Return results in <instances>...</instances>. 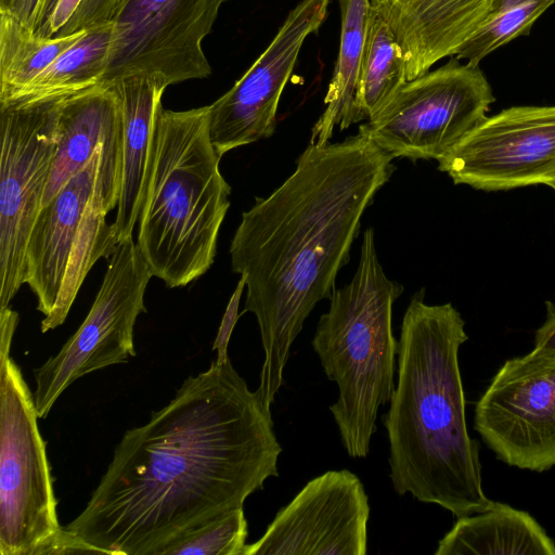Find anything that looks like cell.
Wrapping results in <instances>:
<instances>
[{
	"mask_svg": "<svg viewBox=\"0 0 555 555\" xmlns=\"http://www.w3.org/2000/svg\"><path fill=\"white\" fill-rule=\"evenodd\" d=\"M271 411L230 360L189 376L147 423L127 430L86 507L64 528L113 555L168 542L278 477Z\"/></svg>",
	"mask_w": 555,
	"mask_h": 555,
	"instance_id": "1",
	"label": "cell"
},
{
	"mask_svg": "<svg viewBox=\"0 0 555 555\" xmlns=\"http://www.w3.org/2000/svg\"><path fill=\"white\" fill-rule=\"evenodd\" d=\"M365 134L309 143L294 172L242 214L231 267L246 279L245 307L259 326L264 359L256 390L270 410L292 345L318 302L330 299L365 209L396 167Z\"/></svg>",
	"mask_w": 555,
	"mask_h": 555,
	"instance_id": "2",
	"label": "cell"
},
{
	"mask_svg": "<svg viewBox=\"0 0 555 555\" xmlns=\"http://www.w3.org/2000/svg\"><path fill=\"white\" fill-rule=\"evenodd\" d=\"M467 339L450 302L427 305L424 291L415 293L402 319L397 384L383 417L396 492L457 518L494 503L482 489L479 444L466 423L459 351Z\"/></svg>",
	"mask_w": 555,
	"mask_h": 555,
	"instance_id": "3",
	"label": "cell"
},
{
	"mask_svg": "<svg viewBox=\"0 0 555 555\" xmlns=\"http://www.w3.org/2000/svg\"><path fill=\"white\" fill-rule=\"evenodd\" d=\"M209 133V105L159 107L138 219L137 246L152 276L182 287L214 263L231 188Z\"/></svg>",
	"mask_w": 555,
	"mask_h": 555,
	"instance_id": "4",
	"label": "cell"
},
{
	"mask_svg": "<svg viewBox=\"0 0 555 555\" xmlns=\"http://www.w3.org/2000/svg\"><path fill=\"white\" fill-rule=\"evenodd\" d=\"M403 286L387 278L378 260L374 231L362 236L351 281L333 291L312 339L325 375L338 386L330 411L349 456L365 457L376 431L378 409L395 389L398 340L392 306Z\"/></svg>",
	"mask_w": 555,
	"mask_h": 555,
	"instance_id": "5",
	"label": "cell"
},
{
	"mask_svg": "<svg viewBox=\"0 0 555 555\" xmlns=\"http://www.w3.org/2000/svg\"><path fill=\"white\" fill-rule=\"evenodd\" d=\"M38 418L20 366L0 358V555H35L62 529Z\"/></svg>",
	"mask_w": 555,
	"mask_h": 555,
	"instance_id": "6",
	"label": "cell"
},
{
	"mask_svg": "<svg viewBox=\"0 0 555 555\" xmlns=\"http://www.w3.org/2000/svg\"><path fill=\"white\" fill-rule=\"evenodd\" d=\"M494 100L479 65L454 56L408 80L359 131L393 158L439 160L487 117Z\"/></svg>",
	"mask_w": 555,
	"mask_h": 555,
	"instance_id": "7",
	"label": "cell"
},
{
	"mask_svg": "<svg viewBox=\"0 0 555 555\" xmlns=\"http://www.w3.org/2000/svg\"><path fill=\"white\" fill-rule=\"evenodd\" d=\"M152 273L133 238L117 244L89 313L60 351L34 370L39 418L78 378L135 356L133 328L146 312L144 294Z\"/></svg>",
	"mask_w": 555,
	"mask_h": 555,
	"instance_id": "8",
	"label": "cell"
},
{
	"mask_svg": "<svg viewBox=\"0 0 555 555\" xmlns=\"http://www.w3.org/2000/svg\"><path fill=\"white\" fill-rule=\"evenodd\" d=\"M63 99L0 105V308L25 284L26 246L50 177Z\"/></svg>",
	"mask_w": 555,
	"mask_h": 555,
	"instance_id": "9",
	"label": "cell"
},
{
	"mask_svg": "<svg viewBox=\"0 0 555 555\" xmlns=\"http://www.w3.org/2000/svg\"><path fill=\"white\" fill-rule=\"evenodd\" d=\"M228 0H119L102 83L129 74H163L168 85L206 78L203 41Z\"/></svg>",
	"mask_w": 555,
	"mask_h": 555,
	"instance_id": "10",
	"label": "cell"
},
{
	"mask_svg": "<svg viewBox=\"0 0 555 555\" xmlns=\"http://www.w3.org/2000/svg\"><path fill=\"white\" fill-rule=\"evenodd\" d=\"M474 428L509 466H555V354L532 349L506 360L476 403Z\"/></svg>",
	"mask_w": 555,
	"mask_h": 555,
	"instance_id": "11",
	"label": "cell"
},
{
	"mask_svg": "<svg viewBox=\"0 0 555 555\" xmlns=\"http://www.w3.org/2000/svg\"><path fill=\"white\" fill-rule=\"evenodd\" d=\"M438 169L455 184L482 191L555 186V105L513 106L486 117Z\"/></svg>",
	"mask_w": 555,
	"mask_h": 555,
	"instance_id": "12",
	"label": "cell"
},
{
	"mask_svg": "<svg viewBox=\"0 0 555 555\" xmlns=\"http://www.w3.org/2000/svg\"><path fill=\"white\" fill-rule=\"evenodd\" d=\"M330 0H301L267 49L233 87L209 105L210 140L222 157L271 137L280 99L306 39L324 23Z\"/></svg>",
	"mask_w": 555,
	"mask_h": 555,
	"instance_id": "13",
	"label": "cell"
},
{
	"mask_svg": "<svg viewBox=\"0 0 555 555\" xmlns=\"http://www.w3.org/2000/svg\"><path fill=\"white\" fill-rule=\"evenodd\" d=\"M369 496L348 469L307 482L243 555H365Z\"/></svg>",
	"mask_w": 555,
	"mask_h": 555,
	"instance_id": "14",
	"label": "cell"
},
{
	"mask_svg": "<svg viewBox=\"0 0 555 555\" xmlns=\"http://www.w3.org/2000/svg\"><path fill=\"white\" fill-rule=\"evenodd\" d=\"M102 149L103 143L90 162L40 208L33 225L25 253L24 283L36 295L37 310L44 318L56 306L70 253L86 222Z\"/></svg>",
	"mask_w": 555,
	"mask_h": 555,
	"instance_id": "15",
	"label": "cell"
},
{
	"mask_svg": "<svg viewBox=\"0 0 555 555\" xmlns=\"http://www.w3.org/2000/svg\"><path fill=\"white\" fill-rule=\"evenodd\" d=\"M493 0H370L401 48L408 80L454 56L486 20Z\"/></svg>",
	"mask_w": 555,
	"mask_h": 555,
	"instance_id": "16",
	"label": "cell"
},
{
	"mask_svg": "<svg viewBox=\"0 0 555 555\" xmlns=\"http://www.w3.org/2000/svg\"><path fill=\"white\" fill-rule=\"evenodd\" d=\"M116 89L122 114V176L113 223L116 242L132 237L144 199L154 126L162 96L169 86L160 73L140 72L109 82Z\"/></svg>",
	"mask_w": 555,
	"mask_h": 555,
	"instance_id": "17",
	"label": "cell"
},
{
	"mask_svg": "<svg viewBox=\"0 0 555 555\" xmlns=\"http://www.w3.org/2000/svg\"><path fill=\"white\" fill-rule=\"evenodd\" d=\"M122 128L120 100L112 83H100L64 98L60 105L56 150L42 206L90 162L104 141Z\"/></svg>",
	"mask_w": 555,
	"mask_h": 555,
	"instance_id": "18",
	"label": "cell"
},
{
	"mask_svg": "<svg viewBox=\"0 0 555 555\" xmlns=\"http://www.w3.org/2000/svg\"><path fill=\"white\" fill-rule=\"evenodd\" d=\"M435 555H555V543L527 512L494 502L485 512L459 517Z\"/></svg>",
	"mask_w": 555,
	"mask_h": 555,
	"instance_id": "19",
	"label": "cell"
},
{
	"mask_svg": "<svg viewBox=\"0 0 555 555\" xmlns=\"http://www.w3.org/2000/svg\"><path fill=\"white\" fill-rule=\"evenodd\" d=\"M112 22L95 25L49 67L0 105L66 98L102 83L112 48Z\"/></svg>",
	"mask_w": 555,
	"mask_h": 555,
	"instance_id": "20",
	"label": "cell"
},
{
	"mask_svg": "<svg viewBox=\"0 0 555 555\" xmlns=\"http://www.w3.org/2000/svg\"><path fill=\"white\" fill-rule=\"evenodd\" d=\"M340 37L337 61L324 98L325 109L314 124L309 143L325 145L334 128L353 124L352 106L363 55L370 0H339Z\"/></svg>",
	"mask_w": 555,
	"mask_h": 555,
	"instance_id": "21",
	"label": "cell"
},
{
	"mask_svg": "<svg viewBox=\"0 0 555 555\" xmlns=\"http://www.w3.org/2000/svg\"><path fill=\"white\" fill-rule=\"evenodd\" d=\"M406 81L402 48L389 24L370 4L353 124L372 118Z\"/></svg>",
	"mask_w": 555,
	"mask_h": 555,
	"instance_id": "22",
	"label": "cell"
},
{
	"mask_svg": "<svg viewBox=\"0 0 555 555\" xmlns=\"http://www.w3.org/2000/svg\"><path fill=\"white\" fill-rule=\"evenodd\" d=\"M86 30L48 38L15 16L0 12V103L41 74L76 43Z\"/></svg>",
	"mask_w": 555,
	"mask_h": 555,
	"instance_id": "23",
	"label": "cell"
},
{
	"mask_svg": "<svg viewBox=\"0 0 555 555\" xmlns=\"http://www.w3.org/2000/svg\"><path fill=\"white\" fill-rule=\"evenodd\" d=\"M555 0H493L480 28L455 53L457 60L478 66L490 53L528 35L533 23Z\"/></svg>",
	"mask_w": 555,
	"mask_h": 555,
	"instance_id": "24",
	"label": "cell"
},
{
	"mask_svg": "<svg viewBox=\"0 0 555 555\" xmlns=\"http://www.w3.org/2000/svg\"><path fill=\"white\" fill-rule=\"evenodd\" d=\"M248 525L243 506L227 512L165 544L156 555H243Z\"/></svg>",
	"mask_w": 555,
	"mask_h": 555,
	"instance_id": "25",
	"label": "cell"
},
{
	"mask_svg": "<svg viewBox=\"0 0 555 555\" xmlns=\"http://www.w3.org/2000/svg\"><path fill=\"white\" fill-rule=\"evenodd\" d=\"M246 287V279L241 275L238 283L229 300L224 314L222 317L217 336L212 344V350L217 351L216 361L223 363L230 360L228 354V346L234 330V326L241 317L238 313V306L244 288Z\"/></svg>",
	"mask_w": 555,
	"mask_h": 555,
	"instance_id": "26",
	"label": "cell"
},
{
	"mask_svg": "<svg viewBox=\"0 0 555 555\" xmlns=\"http://www.w3.org/2000/svg\"><path fill=\"white\" fill-rule=\"evenodd\" d=\"M85 0H57L46 23L36 33L48 38L74 34L73 26Z\"/></svg>",
	"mask_w": 555,
	"mask_h": 555,
	"instance_id": "27",
	"label": "cell"
},
{
	"mask_svg": "<svg viewBox=\"0 0 555 555\" xmlns=\"http://www.w3.org/2000/svg\"><path fill=\"white\" fill-rule=\"evenodd\" d=\"M103 554L101 550L87 543L64 527L46 544L39 547L35 555H60V554Z\"/></svg>",
	"mask_w": 555,
	"mask_h": 555,
	"instance_id": "28",
	"label": "cell"
},
{
	"mask_svg": "<svg viewBox=\"0 0 555 555\" xmlns=\"http://www.w3.org/2000/svg\"><path fill=\"white\" fill-rule=\"evenodd\" d=\"M119 0H85L73 26V33L111 22Z\"/></svg>",
	"mask_w": 555,
	"mask_h": 555,
	"instance_id": "29",
	"label": "cell"
},
{
	"mask_svg": "<svg viewBox=\"0 0 555 555\" xmlns=\"http://www.w3.org/2000/svg\"><path fill=\"white\" fill-rule=\"evenodd\" d=\"M44 0H0V12L9 13L36 31Z\"/></svg>",
	"mask_w": 555,
	"mask_h": 555,
	"instance_id": "30",
	"label": "cell"
},
{
	"mask_svg": "<svg viewBox=\"0 0 555 555\" xmlns=\"http://www.w3.org/2000/svg\"><path fill=\"white\" fill-rule=\"evenodd\" d=\"M546 317L535 331L533 350L555 354V305L545 301Z\"/></svg>",
	"mask_w": 555,
	"mask_h": 555,
	"instance_id": "31",
	"label": "cell"
},
{
	"mask_svg": "<svg viewBox=\"0 0 555 555\" xmlns=\"http://www.w3.org/2000/svg\"><path fill=\"white\" fill-rule=\"evenodd\" d=\"M18 314L10 306L0 308V358L10 356L12 339L17 327Z\"/></svg>",
	"mask_w": 555,
	"mask_h": 555,
	"instance_id": "32",
	"label": "cell"
},
{
	"mask_svg": "<svg viewBox=\"0 0 555 555\" xmlns=\"http://www.w3.org/2000/svg\"><path fill=\"white\" fill-rule=\"evenodd\" d=\"M57 0H44L36 30L41 27L50 16Z\"/></svg>",
	"mask_w": 555,
	"mask_h": 555,
	"instance_id": "33",
	"label": "cell"
},
{
	"mask_svg": "<svg viewBox=\"0 0 555 555\" xmlns=\"http://www.w3.org/2000/svg\"><path fill=\"white\" fill-rule=\"evenodd\" d=\"M555 191V186L552 188Z\"/></svg>",
	"mask_w": 555,
	"mask_h": 555,
	"instance_id": "34",
	"label": "cell"
}]
</instances>
